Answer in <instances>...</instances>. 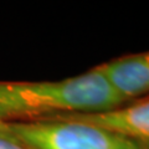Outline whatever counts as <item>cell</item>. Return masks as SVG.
<instances>
[{"label":"cell","instance_id":"obj_2","mask_svg":"<svg viewBox=\"0 0 149 149\" xmlns=\"http://www.w3.org/2000/svg\"><path fill=\"white\" fill-rule=\"evenodd\" d=\"M5 136L26 149H149V143L68 116L5 122Z\"/></svg>","mask_w":149,"mask_h":149},{"label":"cell","instance_id":"obj_6","mask_svg":"<svg viewBox=\"0 0 149 149\" xmlns=\"http://www.w3.org/2000/svg\"><path fill=\"white\" fill-rule=\"evenodd\" d=\"M0 134L5 136V122L4 120H0Z\"/></svg>","mask_w":149,"mask_h":149},{"label":"cell","instance_id":"obj_4","mask_svg":"<svg viewBox=\"0 0 149 149\" xmlns=\"http://www.w3.org/2000/svg\"><path fill=\"white\" fill-rule=\"evenodd\" d=\"M66 116L149 143V98L133 101L112 111Z\"/></svg>","mask_w":149,"mask_h":149},{"label":"cell","instance_id":"obj_5","mask_svg":"<svg viewBox=\"0 0 149 149\" xmlns=\"http://www.w3.org/2000/svg\"><path fill=\"white\" fill-rule=\"evenodd\" d=\"M0 149H26V148H24L21 144L16 143L9 137L0 134Z\"/></svg>","mask_w":149,"mask_h":149},{"label":"cell","instance_id":"obj_1","mask_svg":"<svg viewBox=\"0 0 149 149\" xmlns=\"http://www.w3.org/2000/svg\"><path fill=\"white\" fill-rule=\"evenodd\" d=\"M130 103L96 67L60 81H0V120H35L97 113Z\"/></svg>","mask_w":149,"mask_h":149},{"label":"cell","instance_id":"obj_3","mask_svg":"<svg viewBox=\"0 0 149 149\" xmlns=\"http://www.w3.org/2000/svg\"><path fill=\"white\" fill-rule=\"evenodd\" d=\"M96 68L122 98H149V51L120 56Z\"/></svg>","mask_w":149,"mask_h":149}]
</instances>
